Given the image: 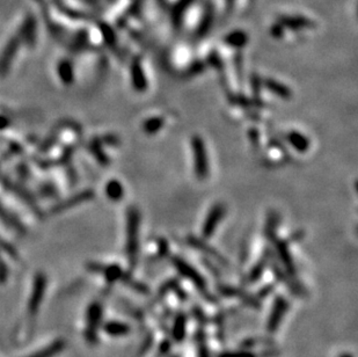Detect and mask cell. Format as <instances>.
I'll use <instances>...</instances> for the list:
<instances>
[{"instance_id": "1", "label": "cell", "mask_w": 358, "mask_h": 357, "mask_svg": "<svg viewBox=\"0 0 358 357\" xmlns=\"http://www.w3.org/2000/svg\"><path fill=\"white\" fill-rule=\"evenodd\" d=\"M46 287H48L46 275L45 272H37L35 277H34L32 292H30L28 305H27V313H28V318L30 319L32 324L40 311L43 299H45Z\"/></svg>"}, {"instance_id": "2", "label": "cell", "mask_w": 358, "mask_h": 357, "mask_svg": "<svg viewBox=\"0 0 358 357\" xmlns=\"http://www.w3.org/2000/svg\"><path fill=\"white\" fill-rule=\"evenodd\" d=\"M85 338L90 345L97 342V331H99L101 320H102V305L99 302H93L87 309L86 314Z\"/></svg>"}, {"instance_id": "3", "label": "cell", "mask_w": 358, "mask_h": 357, "mask_svg": "<svg viewBox=\"0 0 358 357\" xmlns=\"http://www.w3.org/2000/svg\"><path fill=\"white\" fill-rule=\"evenodd\" d=\"M20 45L19 38H13L11 41L7 43L4 51L0 55V77H5L11 69L12 62L18 52Z\"/></svg>"}, {"instance_id": "4", "label": "cell", "mask_w": 358, "mask_h": 357, "mask_svg": "<svg viewBox=\"0 0 358 357\" xmlns=\"http://www.w3.org/2000/svg\"><path fill=\"white\" fill-rule=\"evenodd\" d=\"M92 197H93L92 190L82 191V193L74 195V196L67 198V200L60 202L59 204L55 205V207L51 209V214H59V212H62V211L69 210V209L74 207V205H77L79 203H83V202L89 201Z\"/></svg>"}, {"instance_id": "5", "label": "cell", "mask_w": 358, "mask_h": 357, "mask_svg": "<svg viewBox=\"0 0 358 357\" xmlns=\"http://www.w3.org/2000/svg\"><path fill=\"white\" fill-rule=\"evenodd\" d=\"M66 348V342L63 339H57L55 341L49 343L45 348L39 349L37 352L30 354L26 357H57L60 353Z\"/></svg>"}, {"instance_id": "6", "label": "cell", "mask_w": 358, "mask_h": 357, "mask_svg": "<svg viewBox=\"0 0 358 357\" xmlns=\"http://www.w3.org/2000/svg\"><path fill=\"white\" fill-rule=\"evenodd\" d=\"M2 183H4L5 188H7V189L9 191H12V193L16 194L19 198H21L23 202H26V203L28 204V207L32 209L33 211L40 212L39 208H37V205H36V202H35V200H34V197L26 189H23V188L18 186V184H14L12 181H9V180H5Z\"/></svg>"}, {"instance_id": "7", "label": "cell", "mask_w": 358, "mask_h": 357, "mask_svg": "<svg viewBox=\"0 0 358 357\" xmlns=\"http://www.w3.org/2000/svg\"><path fill=\"white\" fill-rule=\"evenodd\" d=\"M0 220L4 222L5 225H7L8 227L18 231L20 234L26 233V228L23 227L21 222H20L15 216H13L12 212H9L7 209L1 204V202H0Z\"/></svg>"}, {"instance_id": "8", "label": "cell", "mask_w": 358, "mask_h": 357, "mask_svg": "<svg viewBox=\"0 0 358 357\" xmlns=\"http://www.w3.org/2000/svg\"><path fill=\"white\" fill-rule=\"evenodd\" d=\"M58 76L65 85L73 82V66L69 60L64 59L58 64Z\"/></svg>"}, {"instance_id": "9", "label": "cell", "mask_w": 358, "mask_h": 357, "mask_svg": "<svg viewBox=\"0 0 358 357\" xmlns=\"http://www.w3.org/2000/svg\"><path fill=\"white\" fill-rule=\"evenodd\" d=\"M104 332L107 333L108 335L110 336H122L126 335L128 332H129V327L128 325L122 324V322L117 321H110L108 324L104 325Z\"/></svg>"}, {"instance_id": "10", "label": "cell", "mask_w": 358, "mask_h": 357, "mask_svg": "<svg viewBox=\"0 0 358 357\" xmlns=\"http://www.w3.org/2000/svg\"><path fill=\"white\" fill-rule=\"evenodd\" d=\"M121 187L117 182H110L107 186V194L108 196L114 198V200H117V198L121 197Z\"/></svg>"}, {"instance_id": "11", "label": "cell", "mask_w": 358, "mask_h": 357, "mask_svg": "<svg viewBox=\"0 0 358 357\" xmlns=\"http://www.w3.org/2000/svg\"><path fill=\"white\" fill-rule=\"evenodd\" d=\"M7 276H8V267L4 262V260H2L1 257H0V283H1V284L7 281Z\"/></svg>"}, {"instance_id": "12", "label": "cell", "mask_w": 358, "mask_h": 357, "mask_svg": "<svg viewBox=\"0 0 358 357\" xmlns=\"http://www.w3.org/2000/svg\"><path fill=\"white\" fill-rule=\"evenodd\" d=\"M9 126V121L5 116H0V130H4Z\"/></svg>"}, {"instance_id": "13", "label": "cell", "mask_w": 358, "mask_h": 357, "mask_svg": "<svg viewBox=\"0 0 358 357\" xmlns=\"http://www.w3.org/2000/svg\"><path fill=\"white\" fill-rule=\"evenodd\" d=\"M343 357H350V356H343Z\"/></svg>"}]
</instances>
